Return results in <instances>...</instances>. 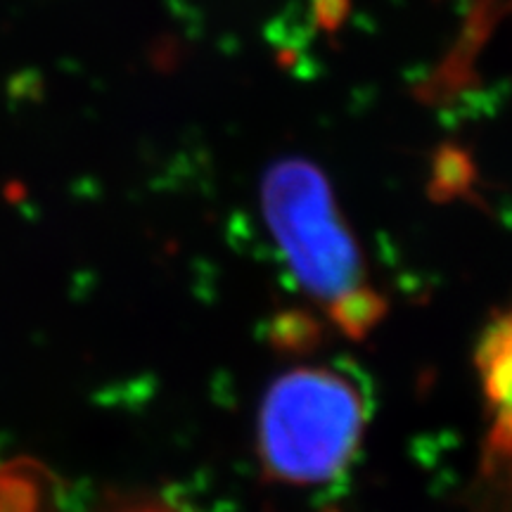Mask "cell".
<instances>
[{"label":"cell","mask_w":512,"mask_h":512,"mask_svg":"<svg viewBox=\"0 0 512 512\" xmlns=\"http://www.w3.org/2000/svg\"><path fill=\"white\" fill-rule=\"evenodd\" d=\"M261 211L304 292L344 337L366 339L389 304L370 283L361 245L325 171L306 157L275 159L261 178Z\"/></svg>","instance_id":"1"},{"label":"cell","mask_w":512,"mask_h":512,"mask_svg":"<svg viewBox=\"0 0 512 512\" xmlns=\"http://www.w3.org/2000/svg\"><path fill=\"white\" fill-rule=\"evenodd\" d=\"M368 422L361 387L323 366L275 377L256 420V451L268 482L316 486L354 463Z\"/></svg>","instance_id":"2"},{"label":"cell","mask_w":512,"mask_h":512,"mask_svg":"<svg viewBox=\"0 0 512 512\" xmlns=\"http://www.w3.org/2000/svg\"><path fill=\"white\" fill-rule=\"evenodd\" d=\"M475 366L489 411L482 475L512 491V309L498 313L479 337Z\"/></svg>","instance_id":"3"},{"label":"cell","mask_w":512,"mask_h":512,"mask_svg":"<svg viewBox=\"0 0 512 512\" xmlns=\"http://www.w3.org/2000/svg\"><path fill=\"white\" fill-rule=\"evenodd\" d=\"M48 475L29 458L0 460V512H50ZM124 512H171L157 503L136 505Z\"/></svg>","instance_id":"4"},{"label":"cell","mask_w":512,"mask_h":512,"mask_svg":"<svg viewBox=\"0 0 512 512\" xmlns=\"http://www.w3.org/2000/svg\"><path fill=\"white\" fill-rule=\"evenodd\" d=\"M475 181V166L472 159L467 157V152L458 150V147H444L439 150V155L434 157V169H432V195L437 200L446 202L453 197L465 195L472 188Z\"/></svg>","instance_id":"5"},{"label":"cell","mask_w":512,"mask_h":512,"mask_svg":"<svg viewBox=\"0 0 512 512\" xmlns=\"http://www.w3.org/2000/svg\"><path fill=\"white\" fill-rule=\"evenodd\" d=\"M275 330L280 332V335H275V342H278L285 351H302L309 347V342H313L318 335L316 320H311L306 313L299 311L285 313V316L275 323Z\"/></svg>","instance_id":"6"}]
</instances>
